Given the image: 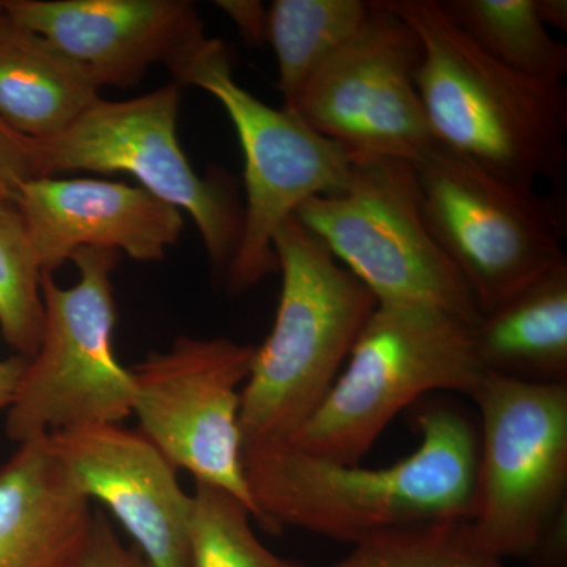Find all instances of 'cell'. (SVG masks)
<instances>
[{
	"label": "cell",
	"instance_id": "obj_18",
	"mask_svg": "<svg viewBox=\"0 0 567 567\" xmlns=\"http://www.w3.org/2000/svg\"><path fill=\"white\" fill-rule=\"evenodd\" d=\"M81 66L24 28L0 3V121L41 142L69 128L99 100Z\"/></svg>",
	"mask_w": 567,
	"mask_h": 567
},
{
	"label": "cell",
	"instance_id": "obj_10",
	"mask_svg": "<svg viewBox=\"0 0 567 567\" xmlns=\"http://www.w3.org/2000/svg\"><path fill=\"white\" fill-rule=\"evenodd\" d=\"M181 102L177 82L122 102L100 99L69 128L37 142L41 166L44 177L73 171L133 175L145 192L188 213L224 279L240 244L244 205L230 183L200 177L189 164L177 136Z\"/></svg>",
	"mask_w": 567,
	"mask_h": 567
},
{
	"label": "cell",
	"instance_id": "obj_20",
	"mask_svg": "<svg viewBox=\"0 0 567 567\" xmlns=\"http://www.w3.org/2000/svg\"><path fill=\"white\" fill-rule=\"evenodd\" d=\"M454 24L495 61L535 80L565 84L567 47L554 39L536 0H439Z\"/></svg>",
	"mask_w": 567,
	"mask_h": 567
},
{
	"label": "cell",
	"instance_id": "obj_17",
	"mask_svg": "<svg viewBox=\"0 0 567 567\" xmlns=\"http://www.w3.org/2000/svg\"><path fill=\"white\" fill-rule=\"evenodd\" d=\"M473 339L486 374L567 385V260L481 315Z\"/></svg>",
	"mask_w": 567,
	"mask_h": 567
},
{
	"label": "cell",
	"instance_id": "obj_8",
	"mask_svg": "<svg viewBox=\"0 0 567 567\" xmlns=\"http://www.w3.org/2000/svg\"><path fill=\"white\" fill-rule=\"evenodd\" d=\"M121 252L80 249L71 262L74 286L41 276L43 331L29 358L20 390L7 410L6 434L24 443L37 436L96 424H121L133 415L134 375L114 353L117 323L111 275Z\"/></svg>",
	"mask_w": 567,
	"mask_h": 567
},
{
	"label": "cell",
	"instance_id": "obj_6",
	"mask_svg": "<svg viewBox=\"0 0 567 567\" xmlns=\"http://www.w3.org/2000/svg\"><path fill=\"white\" fill-rule=\"evenodd\" d=\"M174 78L177 84L203 89L221 104L244 151V229L223 279L227 293L238 297L278 271L274 244L282 224L308 200L339 192L357 158L293 112L271 107L241 87L223 41H205Z\"/></svg>",
	"mask_w": 567,
	"mask_h": 567
},
{
	"label": "cell",
	"instance_id": "obj_14",
	"mask_svg": "<svg viewBox=\"0 0 567 567\" xmlns=\"http://www.w3.org/2000/svg\"><path fill=\"white\" fill-rule=\"evenodd\" d=\"M7 13L81 66L96 87L130 89L151 66L171 73L208 40L185 0H0Z\"/></svg>",
	"mask_w": 567,
	"mask_h": 567
},
{
	"label": "cell",
	"instance_id": "obj_9",
	"mask_svg": "<svg viewBox=\"0 0 567 567\" xmlns=\"http://www.w3.org/2000/svg\"><path fill=\"white\" fill-rule=\"evenodd\" d=\"M415 167L421 213L481 315L567 260L554 197L435 144Z\"/></svg>",
	"mask_w": 567,
	"mask_h": 567
},
{
	"label": "cell",
	"instance_id": "obj_16",
	"mask_svg": "<svg viewBox=\"0 0 567 567\" xmlns=\"http://www.w3.org/2000/svg\"><path fill=\"white\" fill-rule=\"evenodd\" d=\"M92 525L91 502L71 486L48 435L20 443L0 468V567H80Z\"/></svg>",
	"mask_w": 567,
	"mask_h": 567
},
{
	"label": "cell",
	"instance_id": "obj_26",
	"mask_svg": "<svg viewBox=\"0 0 567 567\" xmlns=\"http://www.w3.org/2000/svg\"><path fill=\"white\" fill-rule=\"evenodd\" d=\"M216 7L234 22L249 47L267 43L268 9L259 0H218Z\"/></svg>",
	"mask_w": 567,
	"mask_h": 567
},
{
	"label": "cell",
	"instance_id": "obj_2",
	"mask_svg": "<svg viewBox=\"0 0 567 567\" xmlns=\"http://www.w3.org/2000/svg\"><path fill=\"white\" fill-rule=\"evenodd\" d=\"M382 2L421 41L416 85L436 144L518 185L565 178V84L495 61L446 17L439 0Z\"/></svg>",
	"mask_w": 567,
	"mask_h": 567
},
{
	"label": "cell",
	"instance_id": "obj_15",
	"mask_svg": "<svg viewBox=\"0 0 567 567\" xmlns=\"http://www.w3.org/2000/svg\"><path fill=\"white\" fill-rule=\"evenodd\" d=\"M43 271L80 249L103 248L158 262L181 240L183 213L141 186L96 178L40 177L13 200Z\"/></svg>",
	"mask_w": 567,
	"mask_h": 567
},
{
	"label": "cell",
	"instance_id": "obj_24",
	"mask_svg": "<svg viewBox=\"0 0 567 567\" xmlns=\"http://www.w3.org/2000/svg\"><path fill=\"white\" fill-rule=\"evenodd\" d=\"M44 177L39 144L0 121V200L17 199L25 183Z\"/></svg>",
	"mask_w": 567,
	"mask_h": 567
},
{
	"label": "cell",
	"instance_id": "obj_19",
	"mask_svg": "<svg viewBox=\"0 0 567 567\" xmlns=\"http://www.w3.org/2000/svg\"><path fill=\"white\" fill-rule=\"evenodd\" d=\"M371 11L364 0H275L268 7L267 43L278 62L276 87L282 107L292 106L336 51L352 39Z\"/></svg>",
	"mask_w": 567,
	"mask_h": 567
},
{
	"label": "cell",
	"instance_id": "obj_13",
	"mask_svg": "<svg viewBox=\"0 0 567 567\" xmlns=\"http://www.w3.org/2000/svg\"><path fill=\"white\" fill-rule=\"evenodd\" d=\"M48 446L71 486L114 514L148 565L188 567L193 495L147 436L121 424L84 425L48 434Z\"/></svg>",
	"mask_w": 567,
	"mask_h": 567
},
{
	"label": "cell",
	"instance_id": "obj_25",
	"mask_svg": "<svg viewBox=\"0 0 567 567\" xmlns=\"http://www.w3.org/2000/svg\"><path fill=\"white\" fill-rule=\"evenodd\" d=\"M80 567H152L137 548L126 547L103 514H93L91 536Z\"/></svg>",
	"mask_w": 567,
	"mask_h": 567
},
{
	"label": "cell",
	"instance_id": "obj_27",
	"mask_svg": "<svg viewBox=\"0 0 567 567\" xmlns=\"http://www.w3.org/2000/svg\"><path fill=\"white\" fill-rule=\"evenodd\" d=\"M28 358L14 357L0 360V410L10 409L20 390L22 375L28 368Z\"/></svg>",
	"mask_w": 567,
	"mask_h": 567
},
{
	"label": "cell",
	"instance_id": "obj_4",
	"mask_svg": "<svg viewBox=\"0 0 567 567\" xmlns=\"http://www.w3.org/2000/svg\"><path fill=\"white\" fill-rule=\"evenodd\" d=\"M470 528L495 557L567 567V385L486 374Z\"/></svg>",
	"mask_w": 567,
	"mask_h": 567
},
{
	"label": "cell",
	"instance_id": "obj_28",
	"mask_svg": "<svg viewBox=\"0 0 567 567\" xmlns=\"http://www.w3.org/2000/svg\"><path fill=\"white\" fill-rule=\"evenodd\" d=\"M537 13L546 28L567 31V2L566 0H536Z\"/></svg>",
	"mask_w": 567,
	"mask_h": 567
},
{
	"label": "cell",
	"instance_id": "obj_12",
	"mask_svg": "<svg viewBox=\"0 0 567 567\" xmlns=\"http://www.w3.org/2000/svg\"><path fill=\"white\" fill-rule=\"evenodd\" d=\"M423 48L382 0L306 82L287 111L353 158L415 163L436 144L416 78Z\"/></svg>",
	"mask_w": 567,
	"mask_h": 567
},
{
	"label": "cell",
	"instance_id": "obj_22",
	"mask_svg": "<svg viewBox=\"0 0 567 567\" xmlns=\"http://www.w3.org/2000/svg\"><path fill=\"white\" fill-rule=\"evenodd\" d=\"M43 274L20 210L0 200V334L28 360L43 331Z\"/></svg>",
	"mask_w": 567,
	"mask_h": 567
},
{
	"label": "cell",
	"instance_id": "obj_21",
	"mask_svg": "<svg viewBox=\"0 0 567 567\" xmlns=\"http://www.w3.org/2000/svg\"><path fill=\"white\" fill-rule=\"evenodd\" d=\"M330 567H506L476 543L468 518L386 529L352 546Z\"/></svg>",
	"mask_w": 567,
	"mask_h": 567
},
{
	"label": "cell",
	"instance_id": "obj_23",
	"mask_svg": "<svg viewBox=\"0 0 567 567\" xmlns=\"http://www.w3.org/2000/svg\"><path fill=\"white\" fill-rule=\"evenodd\" d=\"M252 520L235 496L196 483L188 567H305L265 546L254 532Z\"/></svg>",
	"mask_w": 567,
	"mask_h": 567
},
{
	"label": "cell",
	"instance_id": "obj_5",
	"mask_svg": "<svg viewBox=\"0 0 567 567\" xmlns=\"http://www.w3.org/2000/svg\"><path fill=\"white\" fill-rule=\"evenodd\" d=\"M484 375L473 324L432 306L382 301L330 393L289 443L339 464H360L406 406L436 391L472 398Z\"/></svg>",
	"mask_w": 567,
	"mask_h": 567
},
{
	"label": "cell",
	"instance_id": "obj_7",
	"mask_svg": "<svg viewBox=\"0 0 567 567\" xmlns=\"http://www.w3.org/2000/svg\"><path fill=\"white\" fill-rule=\"evenodd\" d=\"M295 218L377 303L432 306L480 322L475 297L425 226L412 163L357 158L339 192L308 200Z\"/></svg>",
	"mask_w": 567,
	"mask_h": 567
},
{
	"label": "cell",
	"instance_id": "obj_11",
	"mask_svg": "<svg viewBox=\"0 0 567 567\" xmlns=\"http://www.w3.org/2000/svg\"><path fill=\"white\" fill-rule=\"evenodd\" d=\"M256 347L181 336L133 369L140 432L175 466L244 503L262 518L246 483L240 406Z\"/></svg>",
	"mask_w": 567,
	"mask_h": 567
},
{
	"label": "cell",
	"instance_id": "obj_3",
	"mask_svg": "<svg viewBox=\"0 0 567 567\" xmlns=\"http://www.w3.org/2000/svg\"><path fill=\"white\" fill-rule=\"evenodd\" d=\"M281 293L241 390V451L292 442L330 393L377 306L297 218L275 237Z\"/></svg>",
	"mask_w": 567,
	"mask_h": 567
},
{
	"label": "cell",
	"instance_id": "obj_1",
	"mask_svg": "<svg viewBox=\"0 0 567 567\" xmlns=\"http://www.w3.org/2000/svg\"><path fill=\"white\" fill-rule=\"evenodd\" d=\"M416 425V450L380 468L339 464L292 443L245 453L246 483L262 528H300L357 546L404 525L470 520L480 431L447 402H429L417 412Z\"/></svg>",
	"mask_w": 567,
	"mask_h": 567
}]
</instances>
